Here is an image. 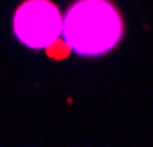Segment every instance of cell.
<instances>
[{"mask_svg": "<svg viewBox=\"0 0 153 147\" xmlns=\"http://www.w3.org/2000/svg\"><path fill=\"white\" fill-rule=\"evenodd\" d=\"M61 31L74 51L98 55L117 45L123 24L108 0H80L65 14Z\"/></svg>", "mask_w": 153, "mask_h": 147, "instance_id": "6da1fadb", "label": "cell"}, {"mask_svg": "<svg viewBox=\"0 0 153 147\" xmlns=\"http://www.w3.org/2000/svg\"><path fill=\"white\" fill-rule=\"evenodd\" d=\"M61 23L49 0H27L14 14V33L29 47H45L59 37Z\"/></svg>", "mask_w": 153, "mask_h": 147, "instance_id": "7a4b0ae2", "label": "cell"}]
</instances>
